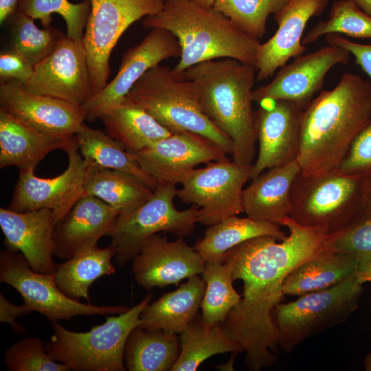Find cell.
<instances>
[{
  "mask_svg": "<svg viewBox=\"0 0 371 371\" xmlns=\"http://www.w3.org/2000/svg\"><path fill=\"white\" fill-rule=\"evenodd\" d=\"M205 288L199 275L188 278L177 289L148 303L140 313L142 324L138 327L181 333L196 319Z\"/></svg>",
  "mask_w": 371,
  "mask_h": 371,
  "instance_id": "26",
  "label": "cell"
},
{
  "mask_svg": "<svg viewBox=\"0 0 371 371\" xmlns=\"http://www.w3.org/2000/svg\"><path fill=\"white\" fill-rule=\"evenodd\" d=\"M252 170L253 164H239L227 158L210 162L189 175L177 196L199 207L197 223L211 226L243 212V187Z\"/></svg>",
  "mask_w": 371,
  "mask_h": 371,
  "instance_id": "12",
  "label": "cell"
},
{
  "mask_svg": "<svg viewBox=\"0 0 371 371\" xmlns=\"http://www.w3.org/2000/svg\"><path fill=\"white\" fill-rule=\"evenodd\" d=\"M203 7H213L216 0H192Z\"/></svg>",
  "mask_w": 371,
  "mask_h": 371,
  "instance_id": "50",
  "label": "cell"
},
{
  "mask_svg": "<svg viewBox=\"0 0 371 371\" xmlns=\"http://www.w3.org/2000/svg\"><path fill=\"white\" fill-rule=\"evenodd\" d=\"M82 43L87 56L92 96L108 83L111 53L136 21L159 13L165 0H90Z\"/></svg>",
  "mask_w": 371,
  "mask_h": 371,
  "instance_id": "10",
  "label": "cell"
},
{
  "mask_svg": "<svg viewBox=\"0 0 371 371\" xmlns=\"http://www.w3.org/2000/svg\"><path fill=\"white\" fill-rule=\"evenodd\" d=\"M0 110L38 131L58 138L74 136L86 120L82 106L36 94L13 80L1 82Z\"/></svg>",
  "mask_w": 371,
  "mask_h": 371,
  "instance_id": "17",
  "label": "cell"
},
{
  "mask_svg": "<svg viewBox=\"0 0 371 371\" xmlns=\"http://www.w3.org/2000/svg\"><path fill=\"white\" fill-rule=\"evenodd\" d=\"M329 0H289L274 14L278 23L276 33L261 43L257 54V79L264 80L273 76L278 69L291 58L302 55L306 48L302 43L303 33L308 21L320 15Z\"/></svg>",
  "mask_w": 371,
  "mask_h": 371,
  "instance_id": "21",
  "label": "cell"
},
{
  "mask_svg": "<svg viewBox=\"0 0 371 371\" xmlns=\"http://www.w3.org/2000/svg\"><path fill=\"white\" fill-rule=\"evenodd\" d=\"M44 343L34 337H27L12 344L5 352L3 361L9 371H70L47 353Z\"/></svg>",
  "mask_w": 371,
  "mask_h": 371,
  "instance_id": "41",
  "label": "cell"
},
{
  "mask_svg": "<svg viewBox=\"0 0 371 371\" xmlns=\"http://www.w3.org/2000/svg\"><path fill=\"white\" fill-rule=\"evenodd\" d=\"M329 34H344L357 38H371V15L352 0L334 1L328 19L319 21L302 38L303 45L316 42Z\"/></svg>",
  "mask_w": 371,
  "mask_h": 371,
  "instance_id": "36",
  "label": "cell"
},
{
  "mask_svg": "<svg viewBox=\"0 0 371 371\" xmlns=\"http://www.w3.org/2000/svg\"><path fill=\"white\" fill-rule=\"evenodd\" d=\"M181 53L179 41L172 32L152 28L140 43L125 52L113 79L82 105L86 120L99 119L105 111L121 104L146 71L164 60L180 57Z\"/></svg>",
  "mask_w": 371,
  "mask_h": 371,
  "instance_id": "14",
  "label": "cell"
},
{
  "mask_svg": "<svg viewBox=\"0 0 371 371\" xmlns=\"http://www.w3.org/2000/svg\"><path fill=\"white\" fill-rule=\"evenodd\" d=\"M0 282L14 288L30 312H38L52 322L78 315L120 314L129 309L125 306L85 304L68 297L58 287L54 274L34 271L21 252L8 249L0 253Z\"/></svg>",
  "mask_w": 371,
  "mask_h": 371,
  "instance_id": "11",
  "label": "cell"
},
{
  "mask_svg": "<svg viewBox=\"0 0 371 371\" xmlns=\"http://www.w3.org/2000/svg\"><path fill=\"white\" fill-rule=\"evenodd\" d=\"M322 251L347 254L360 263L371 259V214H359L341 230L327 235Z\"/></svg>",
  "mask_w": 371,
  "mask_h": 371,
  "instance_id": "40",
  "label": "cell"
},
{
  "mask_svg": "<svg viewBox=\"0 0 371 371\" xmlns=\"http://www.w3.org/2000/svg\"><path fill=\"white\" fill-rule=\"evenodd\" d=\"M300 172L297 161L274 167L252 179L243 192V212L258 221L279 224L289 216L293 183Z\"/></svg>",
  "mask_w": 371,
  "mask_h": 371,
  "instance_id": "24",
  "label": "cell"
},
{
  "mask_svg": "<svg viewBox=\"0 0 371 371\" xmlns=\"http://www.w3.org/2000/svg\"><path fill=\"white\" fill-rule=\"evenodd\" d=\"M325 38L328 45L341 47L348 50L355 57V63L371 80V44L355 43L339 34H329Z\"/></svg>",
  "mask_w": 371,
  "mask_h": 371,
  "instance_id": "44",
  "label": "cell"
},
{
  "mask_svg": "<svg viewBox=\"0 0 371 371\" xmlns=\"http://www.w3.org/2000/svg\"><path fill=\"white\" fill-rule=\"evenodd\" d=\"M279 225L289 231L285 239L277 242L268 236L254 238L229 249L223 258L233 280L243 282V295L221 326L244 348L247 366L254 371L276 361L279 347L273 313L284 298L286 277L322 251L328 235L321 228L303 226L290 216Z\"/></svg>",
  "mask_w": 371,
  "mask_h": 371,
  "instance_id": "1",
  "label": "cell"
},
{
  "mask_svg": "<svg viewBox=\"0 0 371 371\" xmlns=\"http://www.w3.org/2000/svg\"><path fill=\"white\" fill-rule=\"evenodd\" d=\"M289 0H216L214 7L255 38L266 32L268 16L276 14Z\"/></svg>",
  "mask_w": 371,
  "mask_h": 371,
  "instance_id": "39",
  "label": "cell"
},
{
  "mask_svg": "<svg viewBox=\"0 0 371 371\" xmlns=\"http://www.w3.org/2000/svg\"><path fill=\"white\" fill-rule=\"evenodd\" d=\"M75 135L58 138L38 131L0 110V168L35 169L51 151L64 150Z\"/></svg>",
  "mask_w": 371,
  "mask_h": 371,
  "instance_id": "25",
  "label": "cell"
},
{
  "mask_svg": "<svg viewBox=\"0 0 371 371\" xmlns=\"http://www.w3.org/2000/svg\"><path fill=\"white\" fill-rule=\"evenodd\" d=\"M360 214H371V175L365 177L363 205Z\"/></svg>",
  "mask_w": 371,
  "mask_h": 371,
  "instance_id": "47",
  "label": "cell"
},
{
  "mask_svg": "<svg viewBox=\"0 0 371 371\" xmlns=\"http://www.w3.org/2000/svg\"><path fill=\"white\" fill-rule=\"evenodd\" d=\"M256 67L233 58L206 60L185 74L196 85L201 109L232 141L234 162L253 164L257 136L252 88Z\"/></svg>",
  "mask_w": 371,
  "mask_h": 371,
  "instance_id": "3",
  "label": "cell"
},
{
  "mask_svg": "<svg viewBox=\"0 0 371 371\" xmlns=\"http://www.w3.org/2000/svg\"><path fill=\"white\" fill-rule=\"evenodd\" d=\"M116 252L111 244L104 248L96 246L56 264L54 275L58 287L72 299L83 298L89 302V287L92 283L102 276L115 273V268L111 259Z\"/></svg>",
  "mask_w": 371,
  "mask_h": 371,
  "instance_id": "33",
  "label": "cell"
},
{
  "mask_svg": "<svg viewBox=\"0 0 371 371\" xmlns=\"http://www.w3.org/2000/svg\"><path fill=\"white\" fill-rule=\"evenodd\" d=\"M106 133L134 153L172 133L144 109L122 102L99 118Z\"/></svg>",
  "mask_w": 371,
  "mask_h": 371,
  "instance_id": "30",
  "label": "cell"
},
{
  "mask_svg": "<svg viewBox=\"0 0 371 371\" xmlns=\"http://www.w3.org/2000/svg\"><path fill=\"white\" fill-rule=\"evenodd\" d=\"M75 137L87 172L99 169L120 170L138 177L153 190L157 187V180L142 170L133 154L108 133L83 123Z\"/></svg>",
  "mask_w": 371,
  "mask_h": 371,
  "instance_id": "28",
  "label": "cell"
},
{
  "mask_svg": "<svg viewBox=\"0 0 371 371\" xmlns=\"http://www.w3.org/2000/svg\"><path fill=\"white\" fill-rule=\"evenodd\" d=\"M25 85L36 94L82 106L92 96L82 41L64 36L34 67V74Z\"/></svg>",
  "mask_w": 371,
  "mask_h": 371,
  "instance_id": "15",
  "label": "cell"
},
{
  "mask_svg": "<svg viewBox=\"0 0 371 371\" xmlns=\"http://www.w3.org/2000/svg\"><path fill=\"white\" fill-rule=\"evenodd\" d=\"M350 56L346 49L328 45L295 57L271 82L253 91V100L258 104L266 99L287 100L304 109L322 87L327 73L337 65L347 64Z\"/></svg>",
  "mask_w": 371,
  "mask_h": 371,
  "instance_id": "18",
  "label": "cell"
},
{
  "mask_svg": "<svg viewBox=\"0 0 371 371\" xmlns=\"http://www.w3.org/2000/svg\"><path fill=\"white\" fill-rule=\"evenodd\" d=\"M21 0H0V24L3 25L18 11Z\"/></svg>",
  "mask_w": 371,
  "mask_h": 371,
  "instance_id": "46",
  "label": "cell"
},
{
  "mask_svg": "<svg viewBox=\"0 0 371 371\" xmlns=\"http://www.w3.org/2000/svg\"><path fill=\"white\" fill-rule=\"evenodd\" d=\"M278 223L261 221L249 216L236 215L209 226L204 236L194 248L205 262H223L225 254L232 248L249 239L268 236L282 240L287 234Z\"/></svg>",
  "mask_w": 371,
  "mask_h": 371,
  "instance_id": "29",
  "label": "cell"
},
{
  "mask_svg": "<svg viewBox=\"0 0 371 371\" xmlns=\"http://www.w3.org/2000/svg\"><path fill=\"white\" fill-rule=\"evenodd\" d=\"M363 284L356 272L333 286L278 304L273 315L278 347L290 353L306 339L346 322L358 308Z\"/></svg>",
  "mask_w": 371,
  "mask_h": 371,
  "instance_id": "7",
  "label": "cell"
},
{
  "mask_svg": "<svg viewBox=\"0 0 371 371\" xmlns=\"http://www.w3.org/2000/svg\"><path fill=\"white\" fill-rule=\"evenodd\" d=\"M202 278L206 288L201 320L207 326L222 324L241 298L233 286L231 272L224 262H205Z\"/></svg>",
  "mask_w": 371,
  "mask_h": 371,
  "instance_id": "35",
  "label": "cell"
},
{
  "mask_svg": "<svg viewBox=\"0 0 371 371\" xmlns=\"http://www.w3.org/2000/svg\"><path fill=\"white\" fill-rule=\"evenodd\" d=\"M338 171L363 177L371 175V120L353 141Z\"/></svg>",
  "mask_w": 371,
  "mask_h": 371,
  "instance_id": "42",
  "label": "cell"
},
{
  "mask_svg": "<svg viewBox=\"0 0 371 371\" xmlns=\"http://www.w3.org/2000/svg\"><path fill=\"white\" fill-rule=\"evenodd\" d=\"M357 275L363 284L371 282V259L360 263Z\"/></svg>",
  "mask_w": 371,
  "mask_h": 371,
  "instance_id": "48",
  "label": "cell"
},
{
  "mask_svg": "<svg viewBox=\"0 0 371 371\" xmlns=\"http://www.w3.org/2000/svg\"><path fill=\"white\" fill-rule=\"evenodd\" d=\"M364 181L365 177L338 170L314 177L300 172L292 187L289 216L328 235L336 233L361 212Z\"/></svg>",
  "mask_w": 371,
  "mask_h": 371,
  "instance_id": "8",
  "label": "cell"
},
{
  "mask_svg": "<svg viewBox=\"0 0 371 371\" xmlns=\"http://www.w3.org/2000/svg\"><path fill=\"white\" fill-rule=\"evenodd\" d=\"M149 293L142 301L89 331L74 332L58 322L52 324L53 334L45 346L54 360L74 371H125L124 350L131 332L142 324L140 313L150 302Z\"/></svg>",
  "mask_w": 371,
  "mask_h": 371,
  "instance_id": "6",
  "label": "cell"
},
{
  "mask_svg": "<svg viewBox=\"0 0 371 371\" xmlns=\"http://www.w3.org/2000/svg\"><path fill=\"white\" fill-rule=\"evenodd\" d=\"M54 224L52 212L41 209L18 212L0 208V227L5 249L21 252L31 268L43 274H54Z\"/></svg>",
  "mask_w": 371,
  "mask_h": 371,
  "instance_id": "22",
  "label": "cell"
},
{
  "mask_svg": "<svg viewBox=\"0 0 371 371\" xmlns=\"http://www.w3.org/2000/svg\"><path fill=\"white\" fill-rule=\"evenodd\" d=\"M359 265L352 255L322 251L289 273L282 291L284 295L300 296L330 288L356 273Z\"/></svg>",
  "mask_w": 371,
  "mask_h": 371,
  "instance_id": "27",
  "label": "cell"
},
{
  "mask_svg": "<svg viewBox=\"0 0 371 371\" xmlns=\"http://www.w3.org/2000/svg\"><path fill=\"white\" fill-rule=\"evenodd\" d=\"M177 190L174 185L159 183L152 196L137 209L118 214L106 236L116 249L115 258L122 266L136 256L144 242L160 232L178 238L190 235L197 223L199 207L192 205L178 210L174 205Z\"/></svg>",
  "mask_w": 371,
  "mask_h": 371,
  "instance_id": "9",
  "label": "cell"
},
{
  "mask_svg": "<svg viewBox=\"0 0 371 371\" xmlns=\"http://www.w3.org/2000/svg\"><path fill=\"white\" fill-rule=\"evenodd\" d=\"M29 313L31 312L25 304H13L5 299L2 293H0V321L8 324L14 333L24 334L26 332L25 328L18 324L15 319Z\"/></svg>",
  "mask_w": 371,
  "mask_h": 371,
  "instance_id": "45",
  "label": "cell"
},
{
  "mask_svg": "<svg viewBox=\"0 0 371 371\" xmlns=\"http://www.w3.org/2000/svg\"><path fill=\"white\" fill-rule=\"evenodd\" d=\"M180 354L171 371H194L207 359L216 354L243 352L244 348L232 339L221 324L205 326L195 319L179 337Z\"/></svg>",
  "mask_w": 371,
  "mask_h": 371,
  "instance_id": "34",
  "label": "cell"
},
{
  "mask_svg": "<svg viewBox=\"0 0 371 371\" xmlns=\"http://www.w3.org/2000/svg\"><path fill=\"white\" fill-rule=\"evenodd\" d=\"M365 370L367 371H371V352L368 353L363 361Z\"/></svg>",
  "mask_w": 371,
  "mask_h": 371,
  "instance_id": "51",
  "label": "cell"
},
{
  "mask_svg": "<svg viewBox=\"0 0 371 371\" xmlns=\"http://www.w3.org/2000/svg\"><path fill=\"white\" fill-rule=\"evenodd\" d=\"M133 260L135 281L147 291L202 274L205 265L199 253L183 238L169 241L157 234L144 242Z\"/></svg>",
  "mask_w": 371,
  "mask_h": 371,
  "instance_id": "20",
  "label": "cell"
},
{
  "mask_svg": "<svg viewBox=\"0 0 371 371\" xmlns=\"http://www.w3.org/2000/svg\"><path fill=\"white\" fill-rule=\"evenodd\" d=\"M153 193V190L131 174L99 169L87 172L82 196H95L120 214L137 209L148 200Z\"/></svg>",
  "mask_w": 371,
  "mask_h": 371,
  "instance_id": "32",
  "label": "cell"
},
{
  "mask_svg": "<svg viewBox=\"0 0 371 371\" xmlns=\"http://www.w3.org/2000/svg\"><path fill=\"white\" fill-rule=\"evenodd\" d=\"M118 214L95 196H82L54 226V256L67 260L94 248Z\"/></svg>",
  "mask_w": 371,
  "mask_h": 371,
  "instance_id": "23",
  "label": "cell"
},
{
  "mask_svg": "<svg viewBox=\"0 0 371 371\" xmlns=\"http://www.w3.org/2000/svg\"><path fill=\"white\" fill-rule=\"evenodd\" d=\"M64 150L68 165L58 176L41 178L34 169L19 170L8 209L18 212L51 210L54 225L67 214L82 197L87 170L75 137Z\"/></svg>",
  "mask_w": 371,
  "mask_h": 371,
  "instance_id": "13",
  "label": "cell"
},
{
  "mask_svg": "<svg viewBox=\"0 0 371 371\" xmlns=\"http://www.w3.org/2000/svg\"><path fill=\"white\" fill-rule=\"evenodd\" d=\"M11 21L12 48L34 67L44 59L64 36L49 26L38 28L34 19L18 10Z\"/></svg>",
  "mask_w": 371,
  "mask_h": 371,
  "instance_id": "37",
  "label": "cell"
},
{
  "mask_svg": "<svg viewBox=\"0 0 371 371\" xmlns=\"http://www.w3.org/2000/svg\"><path fill=\"white\" fill-rule=\"evenodd\" d=\"M143 26L164 29L177 37L181 53L173 68L176 71L220 58L256 67L259 39L244 32L214 6L203 7L192 0H165L161 11L144 17Z\"/></svg>",
  "mask_w": 371,
  "mask_h": 371,
  "instance_id": "4",
  "label": "cell"
},
{
  "mask_svg": "<svg viewBox=\"0 0 371 371\" xmlns=\"http://www.w3.org/2000/svg\"><path fill=\"white\" fill-rule=\"evenodd\" d=\"M139 165L159 183H182L200 164L227 159L216 144L199 134L179 132L132 153Z\"/></svg>",
  "mask_w": 371,
  "mask_h": 371,
  "instance_id": "16",
  "label": "cell"
},
{
  "mask_svg": "<svg viewBox=\"0 0 371 371\" xmlns=\"http://www.w3.org/2000/svg\"><path fill=\"white\" fill-rule=\"evenodd\" d=\"M90 10V0L78 3L68 0H21L18 10L34 20L38 19L44 27L51 26L52 14H58L65 21L66 36L82 41Z\"/></svg>",
  "mask_w": 371,
  "mask_h": 371,
  "instance_id": "38",
  "label": "cell"
},
{
  "mask_svg": "<svg viewBox=\"0 0 371 371\" xmlns=\"http://www.w3.org/2000/svg\"><path fill=\"white\" fill-rule=\"evenodd\" d=\"M371 120V83L352 73L322 91L303 109L297 162L305 176L337 171Z\"/></svg>",
  "mask_w": 371,
  "mask_h": 371,
  "instance_id": "2",
  "label": "cell"
},
{
  "mask_svg": "<svg viewBox=\"0 0 371 371\" xmlns=\"http://www.w3.org/2000/svg\"><path fill=\"white\" fill-rule=\"evenodd\" d=\"M34 74V66L15 50L11 49L0 54V79L13 80L25 85Z\"/></svg>",
  "mask_w": 371,
  "mask_h": 371,
  "instance_id": "43",
  "label": "cell"
},
{
  "mask_svg": "<svg viewBox=\"0 0 371 371\" xmlns=\"http://www.w3.org/2000/svg\"><path fill=\"white\" fill-rule=\"evenodd\" d=\"M123 102L144 109L172 133L199 134L226 154L233 153L232 139L204 114L198 87L184 71L158 65L140 78Z\"/></svg>",
  "mask_w": 371,
  "mask_h": 371,
  "instance_id": "5",
  "label": "cell"
},
{
  "mask_svg": "<svg viewBox=\"0 0 371 371\" xmlns=\"http://www.w3.org/2000/svg\"><path fill=\"white\" fill-rule=\"evenodd\" d=\"M363 11L371 15V0H352Z\"/></svg>",
  "mask_w": 371,
  "mask_h": 371,
  "instance_id": "49",
  "label": "cell"
},
{
  "mask_svg": "<svg viewBox=\"0 0 371 371\" xmlns=\"http://www.w3.org/2000/svg\"><path fill=\"white\" fill-rule=\"evenodd\" d=\"M255 111L258 153L251 179L266 169L296 161L300 151V120L303 109L283 100H262Z\"/></svg>",
  "mask_w": 371,
  "mask_h": 371,
  "instance_id": "19",
  "label": "cell"
},
{
  "mask_svg": "<svg viewBox=\"0 0 371 371\" xmlns=\"http://www.w3.org/2000/svg\"><path fill=\"white\" fill-rule=\"evenodd\" d=\"M176 333L139 327L129 334L124 350V361L129 371L171 370L180 352Z\"/></svg>",
  "mask_w": 371,
  "mask_h": 371,
  "instance_id": "31",
  "label": "cell"
}]
</instances>
